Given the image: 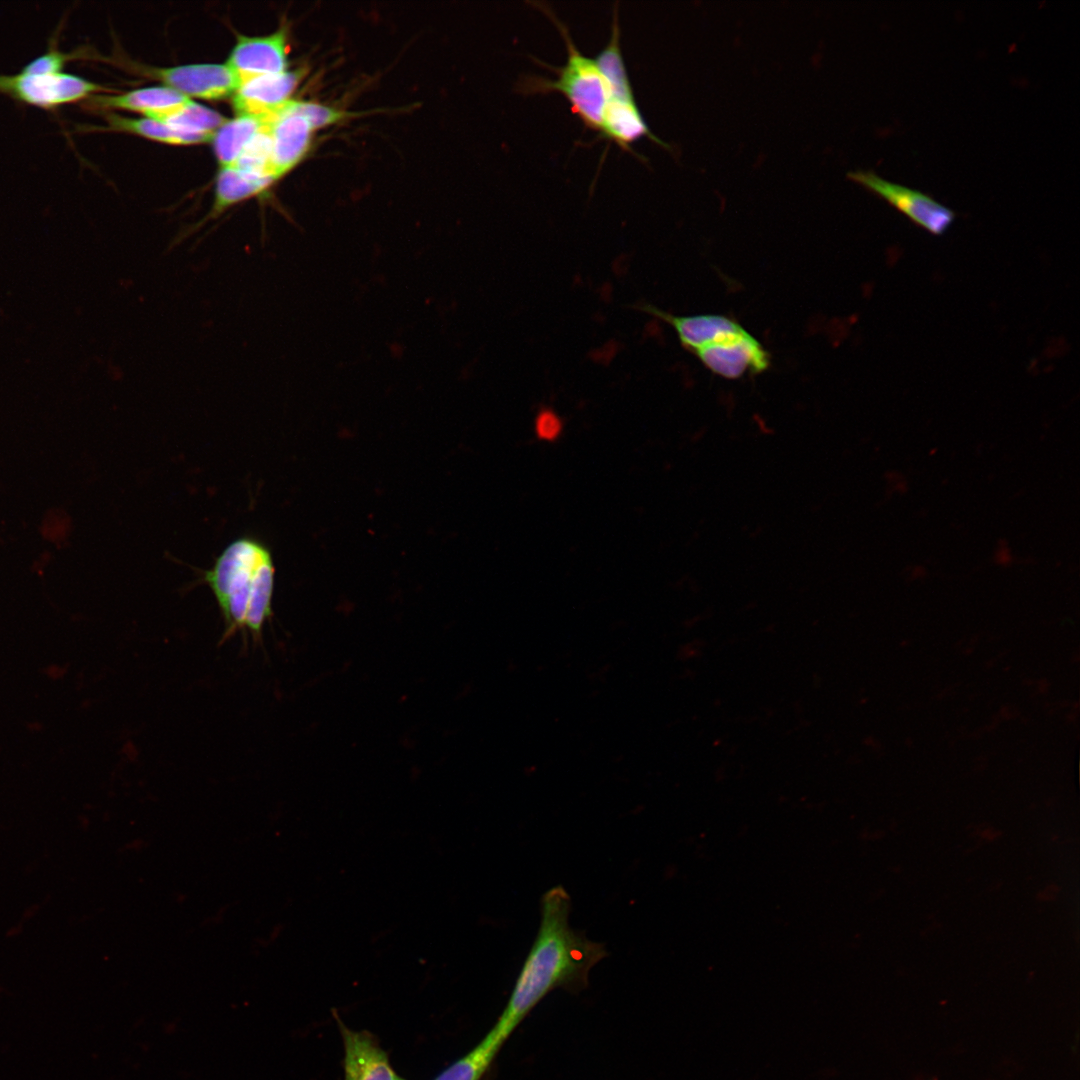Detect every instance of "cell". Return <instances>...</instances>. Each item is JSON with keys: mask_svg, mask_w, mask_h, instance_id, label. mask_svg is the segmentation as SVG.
<instances>
[{"mask_svg": "<svg viewBox=\"0 0 1080 1080\" xmlns=\"http://www.w3.org/2000/svg\"><path fill=\"white\" fill-rule=\"evenodd\" d=\"M556 25L567 49V62L563 67H550L558 77L555 80L540 76H525L519 80L517 89L524 95L559 92L569 102L572 111L590 130L601 131L603 116L608 102L606 83L594 59L580 53L567 27L543 3H533Z\"/></svg>", "mask_w": 1080, "mask_h": 1080, "instance_id": "cell-3", "label": "cell"}, {"mask_svg": "<svg viewBox=\"0 0 1080 1080\" xmlns=\"http://www.w3.org/2000/svg\"><path fill=\"white\" fill-rule=\"evenodd\" d=\"M151 74L164 86L170 87L187 98L221 100L233 96L240 81L233 70L225 64H188L155 68Z\"/></svg>", "mask_w": 1080, "mask_h": 1080, "instance_id": "cell-8", "label": "cell"}, {"mask_svg": "<svg viewBox=\"0 0 1080 1080\" xmlns=\"http://www.w3.org/2000/svg\"><path fill=\"white\" fill-rule=\"evenodd\" d=\"M562 431V419L553 409L545 407L537 412L534 432L539 440L553 442L561 436Z\"/></svg>", "mask_w": 1080, "mask_h": 1080, "instance_id": "cell-22", "label": "cell"}, {"mask_svg": "<svg viewBox=\"0 0 1080 1080\" xmlns=\"http://www.w3.org/2000/svg\"><path fill=\"white\" fill-rule=\"evenodd\" d=\"M189 98L167 86L146 87L119 95H94L91 103L97 107L120 109L160 120L186 103Z\"/></svg>", "mask_w": 1080, "mask_h": 1080, "instance_id": "cell-13", "label": "cell"}, {"mask_svg": "<svg viewBox=\"0 0 1080 1080\" xmlns=\"http://www.w3.org/2000/svg\"><path fill=\"white\" fill-rule=\"evenodd\" d=\"M269 173L274 180L293 169L310 148L313 128L292 106V99L268 115Z\"/></svg>", "mask_w": 1080, "mask_h": 1080, "instance_id": "cell-6", "label": "cell"}, {"mask_svg": "<svg viewBox=\"0 0 1080 1080\" xmlns=\"http://www.w3.org/2000/svg\"><path fill=\"white\" fill-rule=\"evenodd\" d=\"M267 125V117L236 116L226 120L212 138L220 167L234 166L251 141Z\"/></svg>", "mask_w": 1080, "mask_h": 1080, "instance_id": "cell-16", "label": "cell"}, {"mask_svg": "<svg viewBox=\"0 0 1080 1080\" xmlns=\"http://www.w3.org/2000/svg\"><path fill=\"white\" fill-rule=\"evenodd\" d=\"M158 121L183 132L213 137L226 118L217 111L190 99Z\"/></svg>", "mask_w": 1080, "mask_h": 1080, "instance_id": "cell-20", "label": "cell"}, {"mask_svg": "<svg viewBox=\"0 0 1080 1080\" xmlns=\"http://www.w3.org/2000/svg\"><path fill=\"white\" fill-rule=\"evenodd\" d=\"M292 106L314 130L335 124L345 117L342 111L314 102L292 100Z\"/></svg>", "mask_w": 1080, "mask_h": 1080, "instance_id": "cell-21", "label": "cell"}, {"mask_svg": "<svg viewBox=\"0 0 1080 1080\" xmlns=\"http://www.w3.org/2000/svg\"><path fill=\"white\" fill-rule=\"evenodd\" d=\"M506 1039L492 1027L468 1053L449 1065L433 1080H481Z\"/></svg>", "mask_w": 1080, "mask_h": 1080, "instance_id": "cell-18", "label": "cell"}, {"mask_svg": "<svg viewBox=\"0 0 1080 1080\" xmlns=\"http://www.w3.org/2000/svg\"><path fill=\"white\" fill-rule=\"evenodd\" d=\"M694 354L712 373L727 379L759 374L770 365L768 351L746 329L703 347Z\"/></svg>", "mask_w": 1080, "mask_h": 1080, "instance_id": "cell-7", "label": "cell"}, {"mask_svg": "<svg viewBox=\"0 0 1080 1080\" xmlns=\"http://www.w3.org/2000/svg\"><path fill=\"white\" fill-rule=\"evenodd\" d=\"M275 566L269 548L256 539L231 542L216 558L203 581L213 593L224 619L222 641L248 631L256 641L272 617Z\"/></svg>", "mask_w": 1080, "mask_h": 1080, "instance_id": "cell-2", "label": "cell"}, {"mask_svg": "<svg viewBox=\"0 0 1080 1080\" xmlns=\"http://www.w3.org/2000/svg\"><path fill=\"white\" fill-rule=\"evenodd\" d=\"M344 1047V1080H398L387 1052L369 1031L350 1029L335 1014Z\"/></svg>", "mask_w": 1080, "mask_h": 1080, "instance_id": "cell-10", "label": "cell"}, {"mask_svg": "<svg viewBox=\"0 0 1080 1080\" xmlns=\"http://www.w3.org/2000/svg\"><path fill=\"white\" fill-rule=\"evenodd\" d=\"M540 912L534 942L510 998L493 1026L505 1039L548 993L559 988L569 992L583 990L592 967L608 955L605 944L570 926L571 898L562 885L543 894Z\"/></svg>", "mask_w": 1080, "mask_h": 1080, "instance_id": "cell-1", "label": "cell"}, {"mask_svg": "<svg viewBox=\"0 0 1080 1080\" xmlns=\"http://www.w3.org/2000/svg\"><path fill=\"white\" fill-rule=\"evenodd\" d=\"M273 182L270 178L244 172L235 166L220 167L212 207L206 219L219 217L232 206L262 193Z\"/></svg>", "mask_w": 1080, "mask_h": 1080, "instance_id": "cell-15", "label": "cell"}, {"mask_svg": "<svg viewBox=\"0 0 1080 1080\" xmlns=\"http://www.w3.org/2000/svg\"><path fill=\"white\" fill-rule=\"evenodd\" d=\"M287 56V32L279 29L266 36H240L226 63L241 86L256 77L286 71Z\"/></svg>", "mask_w": 1080, "mask_h": 1080, "instance_id": "cell-9", "label": "cell"}, {"mask_svg": "<svg viewBox=\"0 0 1080 1080\" xmlns=\"http://www.w3.org/2000/svg\"><path fill=\"white\" fill-rule=\"evenodd\" d=\"M101 85L77 75L59 73H25L0 75V94L45 110L75 103L98 92Z\"/></svg>", "mask_w": 1080, "mask_h": 1080, "instance_id": "cell-4", "label": "cell"}, {"mask_svg": "<svg viewBox=\"0 0 1080 1080\" xmlns=\"http://www.w3.org/2000/svg\"><path fill=\"white\" fill-rule=\"evenodd\" d=\"M304 75L303 69L256 77L232 96L236 116L263 118L290 100Z\"/></svg>", "mask_w": 1080, "mask_h": 1080, "instance_id": "cell-11", "label": "cell"}, {"mask_svg": "<svg viewBox=\"0 0 1080 1080\" xmlns=\"http://www.w3.org/2000/svg\"><path fill=\"white\" fill-rule=\"evenodd\" d=\"M852 181L878 195L926 231L940 235L953 223L955 213L930 196L906 186L884 180L873 171H853Z\"/></svg>", "mask_w": 1080, "mask_h": 1080, "instance_id": "cell-5", "label": "cell"}, {"mask_svg": "<svg viewBox=\"0 0 1080 1080\" xmlns=\"http://www.w3.org/2000/svg\"><path fill=\"white\" fill-rule=\"evenodd\" d=\"M398 1080H405V1079L399 1077Z\"/></svg>", "mask_w": 1080, "mask_h": 1080, "instance_id": "cell-23", "label": "cell"}, {"mask_svg": "<svg viewBox=\"0 0 1080 1080\" xmlns=\"http://www.w3.org/2000/svg\"><path fill=\"white\" fill-rule=\"evenodd\" d=\"M600 136L615 142L621 149L629 152L632 151L631 144L643 137L669 148L650 131L635 101L608 99Z\"/></svg>", "mask_w": 1080, "mask_h": 1080, "instance_id": "cell-14", "label": "cell"}, {"mask_svg": "<svg viewBox=\"0 0 1080 1080\" xmlns=\"http://www.w3.org/2000/svg\"><path fill=\"white\" fill-rule=\"evenodd\" d=\"M594 60L606 83L608 99L635 101L620 48L617 9L614 10L610 40Z\"/></svg>", "mask_w": 1080, "mask_h": 1080, "instance_id": "cell-17", "label": "cell"}, {"mask_svg": "<svg viewBox=\"0 0 1080 1080\" xmlns=\"http://www.w3.org/2000/svg\"><path fill=\"white\" fill-rule=\"evenodd\" d=\"M111 130H118L136 134L154 141L172 145H191L212 141L211 136L187 133L177 130L170 125L155 119L129 118L116 114L107 117Z\"/></svg>", "mask_w": 1080, "mask_h": 1080, "instance_id": "cell-19", "label": "cell"}, {"mask_svg": "<svg viewBox=\"0 0 1080 1080\" xmlns=\"http://www.w3.org/2000/svg\"><path fill=\"white\" fill-rule=\"evenodd\" d=\"M638 308L671 325L681 345L693 354L745 329L737 321L719 314L676 316L648 303L641 304Z\"/></svg>", "mask_w": 1080, "mask_h": 1080, "instance_id": "cell-12", "label": "cell"}]
</instances>
